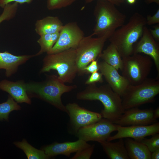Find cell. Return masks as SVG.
I'll use <instances>...</instances> for the list:
<instances>
[{
	"label": "cell",
	"mask_w": 159,
	"mask_h": 159,
	"mask_svg": "<svg viewBox=\"0 0 159 159\" xmlns=\"http://www.w3.org/2000/svg\"><path fill=\"white\" fill-rule=\"evenodd\" d=\"M76 97L79 100L100 101L104 107L100 113L102 118L113 123L119 119L125 110L121 97L108 84L99 86L95 83L88 85L77 94Z\"/></svg>",
	"instance_id": "obj_1"
},
{
	"label": "cell",
	"mask_w": 159,
	"mask_h": 159,
	"mask_svg": "<svg viewBox=\"0 0 159 159\" xmlns=\"http://www.w3.org/2000/svg\"><path fill=\"white\" fill-rule=\"evenodd\" d=\"M27 93L29 97H36L67 113L65 106L62 102V95L76 89L75 85H67L55 75H47L40 82L26 83Z\"/></svg>",
	"instance_id": "obj_2"
},
{
	"label": "cell",
	"mask_w": 159,
	"mask_h": 159,
	"mask_svg": "<svg viewBox=\"0 0 159 159\" xmlns=\"http://www.w3.org/2000/svg\"><path fill=\"white\" fill-rule=\"evenodd\" d=\"M146 25V18L139 13H135L128 22L116 29L108 39L122 58L133 54V46L141 37Z\"/></svg>",
	"instance_id": "obj_3"
},
{
	"label": "cell",
	"mask_w": 159,
	"mask_h": 159,
	"mask_svg": "<svg viewBox=\"0 0 159 159\" xmlns=\"http://www.w3.org/2000/svg\"><path fill=\"white\" fill-rule=\"evenodd\" d=\"M113 4L97 0L94 11L96 23L91 35L108 40L118 28L124 24L126 15Z\"/></svg>",
	"instance_id": "obj_4"
},
{
	"label": "cell",
	"mask_w": 159,
	"mask_h": 159,
	"mask_svg": "<svg viewBox=\"0 0 159 159\" xmlns=\"http://www.w3.org/2000/svg\"><path fill=\"white\" fill-rule=\"evenodd\" d=\"M56 70L59 78L63 82L71 83L77 73L75 48L47 54L43 60L40 73Z\"/></svg>",
	"instance_id": "obj_5"
},
{
	"label": "cell",
	"mask_w": 159,
	"mask_h": 159,
	"mask_svg": "<svg viewBox=\"0 0 159 159\" xmlns=\"http://www.w3.org/2000/svg\"><path fill=\"white\" fill-rule=\"evenodd\" d=\"M159 93V79L148 78L140 84H130L121 97L122 107L125 110L153 102Z\"/></svg>",
	"instance_id": "obj_6"
},
{
	"label": "cell",
	"mask_w": 159,
	"mask_h": 159,
	"mask_svg": "<svg viewBox=\"0 0 159 159\" xmlns=\"http://www.w3.org/2000/svg\"><path fill=\"white\" fill-rule=\"evenodd\" d=\"M122 75L130 85L140 84L148 78L153 65L151 58L140 53H133L122 58Z\"/></svg>",
	"instance_id": "obj_7"
},
{
	"label": "cell",
	"mask_w": 159,
	"mask_h": 159,
	"mask_svg": "<svg viewBox=\"0 0 159 159\" xmlns=\"http://www.w3.org/2000/svg\"><path fill=\"white\" fill-rule=\"evenodd\" d=\"M91 34L84 37L75 48L76 61L79 75L84 74V69L91 62L99 58L107 40L94 37Z\"/></svg>",
	"instance_id": "obj_8"
},
{
	"label": "cell",
	"mask_w": 159,
	"mask_h": 159,
	"mask_svg": "<svg viewBox=\"0 0 159 159\" xmlns=\"http://www.w3.org/2000/svg\"><path fill=\"white\" fill-rule=\"evenodd\" d=\"M116 125L102 118L98 121L80 128L75 133L78 139L85 142L107 140L111 134L116 131Z\"/></svg>",
	"instance_id": "obj_9"
},
{
	"label": "cell",
	"mask_w": 159,
	"mask_h": 159,
	"mask_svg": "<svg viewBox=\"0 0 159 159\" xmlns=\"http://www.w3.org/2000/svg\"><path fill=\"white\" fill-rule=\"evenodd\" d=\"M84 37L83 32L74 22L63 25L58 39L47 54H54L71 48H76Z\"/></svg>",
	"instance_id": "obj_10"
},
{
	"label": "cell",
	"mask_w": 159,
	"mask_h": 159,
	"mask_svg": "<svg viewBox=\"0 0 159 159\" xmlns=\"http://www.w3.org/2000/svg\"><path fill=\"white\" fill-rule=\"evenodd\" d=\"M65 107L70 126L75 133L81 128L96 122L102 118L100 113L88 110L75 102L68 103Z\"/></svg>",
	"instance_id": "obj_11"
},
{
	"label": "cell",
	"mask_w": 159,
	"mask_h": 159,
	"mask_svg": "<svg viewBox=\"0 0 159 159\" xmlns=\"http://www.w3.org/2000/svg\"><path fill=\"white\" fill-rule=\"evenodd\" d=\"M117 133L110 136L107 140L112 141L120 138H130L140 141L145 137L159 132V123L145 125L121 126L116 124Z\"/></svg>",
	"instance_id": "obj_12"
},
{
	"label": "cell",
	"mask_w": 159,
	"mask_h": 159,
	"mask_svg": "<svg viewBox=\"0 0 159 159\" xmlns=\"http://www.w3.org/2000/svg\"><path fill=\"white\" fill-rule=\"evenodd\" d=\"M153 108L140 109L138 107L125 110L119 119L113 123L121 126L145 125L156 122Z\"/></svg>",
	"instance_id": "obj_13"
},
{
	"label": "cell",
	"mask_w": 159,
	"mask_h": 159,
	"mask_svg": "<svg viewBox=\"0 0 159 159\" xmlns=\"http://www.w3.org/2000/svg\"><path fill=\"white\" fill-rule=\"evenodd\" d=\"M133 46V53H143L152 58L157 70V78L159 76V45L146 26L143 28L140 40Z\"/></svg>",
	"instance_id": "obj_14"
},
{
	"label": "cell",
	"mask_w": 159,
	"mask_h": 159,
	"mask_svg": "<svg viewBox=\"0 0 159 159\" xmlns=\"http://www.w3.org/2000/svg\"><path fill=\"white\" fill-rule=\"evenodd\" d=\"M99 71L107 84L121 97L130 84L128 81L120 75L116 69L102 61L98 63Z\"/></svg>",
	"instance_id": "obj_15"
},
{
	"label": "cell",
	"mask_w": 159,
	"mask_h": 159,
	"mask_svg": "<svg viewBox=\"0 0 159 159\" xmlns=\"http://www.w3.org/2000/svg\"><path fill=\"white\" fill-rule=\"evenodd\" d=\"M90 145L87 142L78 139L74 142H55L44 147L42 150L50 157L59 155L69 157L72 153H76Z\"/></svg>",
	"instance_id": "obj_16"
},
{
	"label": "cell",
	"mask_w": 159,
	"mask_h": 159,
	"mask_svg": "<svg viewBox=\"0 0 159 159\" xmlns=\"http://www.w3.org/2000/svg\"><path fill=\"white\" fill-rule=\"evenodd\" d=\"M26 83L22 80L12 82L3 80L0 81V89L8 93L17 103L30 104L31 101L26 92Z\"/></svg>",
	"instance_id": "obj_17"
},
{
	"label": "cell",
	"mask_w": 159,
	"mask_h": 159,
	"mask_svg": "<svg viewBox=\"0 0 159 159\" xmlns=\"http://www.w3.org/2000/svg\"><path fill=\"white\" fill-rule=\"evenodd\" d=\"M34 56V55L16 56L7 51L0 52V69H4L6 76L9 77L17 72L20 65Z\"/></svg>",
	"instance_id": "obj_18"
},
{
	"label": "cell",
	"mask_w": 159,
	"mask_h": 159,
	"mask_svg": "<svg viewBox=\"0 0 159 159\" xmlns=\"http://www.w3.org/2000/svg\"><path fill=\"white\" fill-rule=\"evenodd\" d=\"M63 25L58 17L48 16L37 21L35 30L40 36L54 34L59 32Z\"/></svg>",
	"instance_id": "obj_19"
},
{
	"label": "cell",
	"mask_w": 159,
	"mask_h": 159,
	"mask_svg": "<svg viewBox=\"0 0 159 159\" xmlns=\"http://www.w3.org/2000/svg\"><path fill=\"white\" fill-rule=\"evenodd\" d=\"M118 141L112 142L105 140L98 142L110 159H129L123 138L118 139Z\"/></svg>",
	"instance_id": "obj_20"
},
{
	"label": "cell",
	"mask_w": 159,
	"mask_h": 159,
	"mask_svg": "<svg viewBox=\"0 0 159 159\" xmlns=\"http://www.w3.org/2000/svg\"><path fill=\"white\" fill-rule=\"evenodd\" d=\"M125 138V146L130 159H151V153L145 145L132 138Z\"/></svg>",
	"instance_id": "obj_21"
},
{
	"label": "cell",
	"mask_w": 159,
	"mask_h": 159,
	"mask_svg": "<svg viewBox=\"0 0 159 159\" xmlns=\"http://www.w3.org/2000/svg\"><path fill=\"white\" fill-rule=\"evenodd\" d=\"M99 58L117 70H121L122 63V58L116 47L112 44L110 43L102 51Z\"/></svg>",
	"instance_id": "obj_22"
},
{
	"label": "cell",
	"mask_w": 159,
	"mask_h": 159,
	"mask_svg": "<svg viewBox=\"0 0 159 159\" xmlns=\"http://www.w3.org/2000/svg\"><path fill=\"white\" fill-rule=\"evenodd\" d=\"M14 144L21 149L29 159H47L50 157L45 153L43 150H39L34 148L25 140L21 142H16Z\"/></svg>",
	"instance_id": "obj_23"
},
{
	"label": "cell",
	"mask_w": 159,
	"mask_h": 159,
	"mask_svg": "<svg viewBox=\"0 0 159 159\" xmlns=\"http://www.w3.org/2000/svg\"><path fill=\"white\" fill-rule=\"evenodd\" d=\"M59 32L52 34H45L40 36L37 42L40 46L39 51L34 55L35 56H39L43 53L48 52L53 47L57 42Z\"/></svg>",
	"instance_id": "obj_24"
},
{
	"label": "cell",
	"mask_w": 159,
	"mask_h": 159,
	"mask_svg": "<svg viewBox=\"0 0 159 159\" xmlns=\"http://www.w3.org/2000/svg\"><path fill=\"white\" fill-rule=\"evenodd\" d=\"M21 109L20 106L9 95L7 101L0 104V120H7L10 113Z\"/></svg>",
	"instance_id": "obj_25"
},
{
	"label": "cell",
	"mask_w": 159,
	"mask_h": 159,
	"mask_svg": "<svg viewBox=\"0 0 159 159\" xmlns=\"http://www.w3.org/2000/svg\"><path fill=\"white\" fill-rule=\"evenodd\" d=\"M18 4L14 2L7 4L3 8V11L0 15V24L5 21L10 20L15 16Z\"/></svg>",
	"instance_id": "obj_26"
},
{
	"label": "cell",
	"mask_w": 159,
	"mask_h": 159,
	"mask_svg": "<svg viewBox=\"0 0 159 159\" xmlns=\"http://www.w3.org/2000/svg\"><path fill=\"white\" fill-rule=\"evenodd\" d=\"M77 0H47V8L49 10L59 9L68 6Z\"/></svg>",
	"instance_id": "obj_27"
},
{
	"label": "cell",
	"mask_w": 159,
	"mask_h": 159,
	"mask_svg": "<svg viewBox=\"0 0 159 159\" xmlns=\"http://www.w3.org/2000/svg\"><path fill=\"white\" fill-rule=\"evenodd\" d=\"M150 138H143L140 141L145 145L151 153L159 149V134H155Z\"/></svg>",
	"instance_id": "obj_28"
},
{
	"label": "cell",
	"mask_w": 159,
	"mask_h": 159,
	"mask_svg": "<svg viewBox=\"0 0 159 159\" xmlns=\"http://www.w3.org/2000/svg\"><path fill=\"white\" fill-rule=\"evenodd\" d=\"M95 145H91L89 147L82 149L76 152L72 159H89L94 151Z\"/></svg>",
	"instance_id": "obj_29"
},
{
	"label": "cell",
	"mask_w": 159,
	"mask_h": 159,
	"mask_svg": "<svg viewBox=\"0 0 159 159\" xmlns=\"http://www.w3.org/2000/svg\"><path fill=\"white\" fill-rule=\"evenodd\" d=\"M103 75L100 72H96L91 74L90 75L85 82V84L89 85L96 82L102 83L103 82Z\"/></svg>",
	"instance_id": "obj_30"
},
{
	"label": "cell",
	"mask_w": 159,
	"mask_h": 159,
	"mask_svg": "<svg viewBox=\"0 0 159 159\" xmlns=\"http://www.w3.org/2000/svg\"><path fill=\"white\" fill-rule=\"evenodd\" d=\"M98 59L91 62L85 68L84 74H91L99 70Z\"/></svg>",
	"instance_id": "obj_31"
},
{
	"label": "cell",
	"mask_w": 159,
	"mask_h": 159,
	"mask_svg": "<svg viewBox=\"0 0 159 159\" xmlns=\"http://www.w3.org/2000/svg\"><path fill=\"white\" fill-rule=\"evenodd\" d=\"M146 18V24L148 25H152L159 24V9L153 16L148 15Z\"/></svg>",
	"instance_id": "obj_32"
},
{
	"label": "cell",
	"mask_w": 159,
	"mask_h": 159,
	"mask_svg": "<svg viewBox=\"0 0 159 159\" xmlns=\"http://www.w3.org/2000/svg\"><path fill=\"white\" fill-rule=\"evenodd\" d=\"M33 0H0V6L3 8L6 5L12 2H16L19 4H30Z\"/></svg>",
	"instance_id": "obj_33"
},
{
	"label": "cell",
	"mask_w": 159,
	"mask_h": 159,
	"mask_svg": "<svg viewBox=\"0 0 159 159\" xmlns=\"http://www.w3.org/2000/svg\"><path fill=\"white\" fill-rule=\"evenodd\" d=\"M154 29H149L153 37L157 41H159V24L153 26Z\"/></svg>",
	"instance_id": "obj_34"
},
{
	"label": "cell",
	"mask_w": 159,
	"mask_h": 159,
	"mask_svg": "<svg viewBox=\"0 0 159 159\" xmlns=\"http://www.w3.org/2000/svg\"><path fill=\"white\" fill-rule=\"evenodd\" d=\"M95 0H85L86 3H90ZM108 1L115 5V6H120L124 3L125 0H103Z\"/></svg>",
	"instance_id": "obj_35"
},
{
	"label": "cell",
	"mask_w": 159,
	"mask_h": 159,
	"mask_svg": "<svg viewBox=\"0 0 159 159\" xmlns=\"http://www.w3.org/2000/svg\"><path fill=\"white\" fill-rule=\"evenodd\" d=\"M159 159V149L151 153V159Z\"/></svg>",
	"instance_id": "obj_36"
},
{
	"label": "cell",
	"mask_w": 159,
	"mask_h": 159,
	"mask_svg": "<svg viewBox=\"0 0 159 159\" xmlns=\"http://www.w3.org/2000/svg\"><path fill=\"white\" fill-rule=\"evenodd\" d=\"M154 117L156 119H157L159 117V107H158L156 109L153 110V112Z\"/></svg>",
	"instance_id": "obj_37"
},
{
	"label": "cell",
	"mask_w": 159,
	"mask_h": 159,
	"mask_svg": "<svg viewBox=\"0 0 159 159\" xmlns=\"http://www.w3.org/2000/svg\"><path fill=\"white\" fill-rule=\"evenodd\" d=\"M145 2L147 4H149L153 3H156L158 5L159 4V0H145Z\"/></svg>",
	"instance_id": "obj_38"
},
{
	"label": "cell",
	"mask_w": 159,
	"mask_h": 159,
	"mask_svg": "<svg viewBox=\"0 0 159 159\" xmlns=\"http://www.w3.org/2000/svg\"><path fill=\"white\" fill-rule=\"evenodd\" d=\"M128 4H134L136 2V0H126Z\"/></svg>",
	"instance_id": "obj_39"
}]
</instances>
